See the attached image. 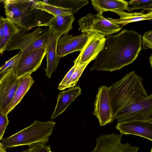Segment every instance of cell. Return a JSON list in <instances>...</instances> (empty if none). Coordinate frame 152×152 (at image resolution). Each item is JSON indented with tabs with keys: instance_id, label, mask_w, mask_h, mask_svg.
<instances>
[{
	"instance_id": "obj_17",
	"label": "cell",
	"mask_w": 152,
	"mask_h": 152,
	"mask_svg": "<svg viewBox=\"0 0 152 152\" xmlns=\"http://www.w3.org/2000/svg\"><path fill=\"white\" fill-rule=\"evenodd\" d=\"M145 11L143 10L139 12L127 13L123 11H114L113 12L118 14L119 19L107 18V19L111 22L120 25L122 27L129 23L145 20H152V11H148L146 13L144 12Z\"/></svg>"
},
{
	"instance_id": "obj_14",
	"label": "cell",
	"mask_w": 152,
	"mask_h": 152,
	"mask_svg": "<svg viewBox=\"0 0 152 152\" xmlns=\"http://www.w3.org/2000/svg\"><path fill=\"white\" fill-rule=\"evenodd\" d=\"M45 30H43L40 27H38L30 32L23 31L19 32L13 38L7 48L6 50L10 51L19 50L22 52L44 32Z\"/></svg>"
},
{
	"instance_id": "obj_34",
	"label": "cell",
	"mask_w": 152,
	"mask_h": 152,
	"mask_svg": "<svg viewBox=\"0 0 152 152\" xmlns=\"http://www.w3.org/2000/svg\"><path fill=\"white\" fill-rule=\"evenodd\" d=\"M149 61L151 65V67H152V55H151V56L149 57Z\"/></svg>"
},
{
	"instance_id": "obj_35",
	"label": "cell",
	"mask_w": 152,
	"mask_h": 152,
	"mask_svg": "<svg viewBox=\"0 0 152 152\" xmlns=\"http://www.w3.org/2000/svg\"><path fill=\"white\" fill-rule=\"evenodd\" d=\"M19 152H28V150H25Z\"/></svg>"
},
{
	"instance_id": "obj_29",
	"label": "cell",
	"mask_w": 152,
	"mask_h": 152,
	"mask_svg": "<svg viewBox=\"0 0 152 152\" xmlns=\"http://www.w3.org/2000/svg\"><path fill=\"white\" fill-rule=\"evenodd\" d=\"M142 43L144 50L152 48V31L145 32L142 37Z\"/></svg>"
},
{
	"instance_id": "obj_13",
	"label": "cell",
	"mask_w": 152,
	"mask_h": 152,
	"mask_svg": "<svg viewBox=\"0 0 152 152\" xmlns=\"http://www.w3.org/2000/svg\"><path fill=\"white\" fill-rule=\"evenodd\" d=\"M59 36L49 29V31L46 41L47 64L45 69L46 75L50 78L52 74L56 70L60 59L57 57L56 47Z\"/></svg>"
},
{
	"instance_id": "obj_28",
	"label": "cell",
	"mask_w": 152,
	"mask_h": 152,
	"mask_svg": "<svg viewBox=\"0 0 152 152\" xmlns=\"http://www.w3.org/2000/svg\"><path fill=\"white\" fill-rule=\"evenodd\" d=\"M21 52H20L17 54L12 57L7 61L5 63L0 67V76L6 70L12 66L19 59Z\"/></svg>"
},
{
	"instance_id": "obj_16",
	"label": "cell",
	"mask_w": 152,
	"mask_h": 152,
	"mask_svg": "<svg viewBox=\"0 0 152 152\" xmlns=\"http://www.w3.org/2000/svg\"><path fill=\"white\" fill-rule=\"evenodd\" d=\"M34 82L31 75H25L19 77V85L13 98L4 112V115L7 116L8 114L20 102Z\"/></svg>"
},
{
	"instance_id": "obj_2",
	"label": "cell",
	"mask_w": 152,
	"mask_h": 152,
	"mask_svg": "<svg viewBox=\"0 0 152 152\" xmlns=\"http://www.w3.org/2000/svg\"><path fill=\"white\" fill-rule=\"evenodd\" d=\"M141 35L124 29L118 34L107 37L90 71L112 72L133 63L142 49Z\"/></svg>"
},
{
	"instance_id": "obj_20",
	"label": "cell",
	"mask_w": 152,
	"mask_h": 152,
	"mask_svg": "<svg viewBox=\"0 0 152 152\" xmlns=\"http://www.w3.org/2000/svg\"><path fill=\"white\" fill-rule=\"evenodd\" d=\"M44 2L55 6L71 9L72 14L77 13L83 6L89 3L87 0H54L43 1Z\"/></svg>"
},
{
	"instance_id": "obj_5",
	"label": "cell",
	"mask_w": 152,
	"mask_h": 152,
	"mask_svg": "<svg viewBox=\"0 0 152 152\" xmlns=\"http://www.w3.org/2000/svg\"><path fill=\"white\" fill-rule=\"evenodd\" d=\"M78 30L81 32H96L107 37L119 32L122 28L105 18L102 14L90 13L78 21Z\"/></svg>"
},
{
	"instance_id": "obj_7",
	"label": "cell",
	"mask_w": 152,
	"mask_h": 152,
	"mask_svg": "<svg viewBox=\"0 0 152 152\" xmlns=\"http://www.w3.org/2000/svg\"><path fill=\"white\" fill-rule=\"evenodd\" d=\"M93 114L98 120L100 127L112 123L114 120L111 105L109 87L105 85L99 88L94 103Z\"/></svg>"
},
{
	"instance_id": "obj_33",
	"label": "cell",
	"mask_w": 152,
	"mask_h": 152,
	"mask_svg": "<svg viewBox=\"0 0 152 152\" xmlns=\"http://www.w3.org/2000/svg\"><path fill=\"white\" fill-rule=\"evenodd\" d=\"M0 152H7L6 149L2 146L0 143Z\"/></svg>"
},
{
	"instance_id": "obj_18",
	"label": "cell",
	"mask_w": 152,
	"mask_h": 152,
	"mask_svg": "<svg viewBox=\"0 0 152 152\" xmlns=\"http://www.w3.org/2000/svg\"><path fill=\"white\" fill-rule=\"evenodd\" d=\"M92 4L98 14L108 11H124L127 10L128 2L123 0H91Z\"/></svg>"
},
{
	"instance_id": "obj_8",
	"label": "cell",
	"mask_w": 152,
	"mask_h": 152,
	"mask_svg": "<svg viewBox=\"0 0 152 152\" xmlns=\"http://www.w3.org/2000/svg\"><path fill=\"white\" fill-rule=\"evenodd\" d=\"M19 84V77L10 67L0 78V110L4 112L11 102Z\"/></svg>"
},
{
	"instance_id": "obj_9",
	"label": "cell",
	"mask_w": 152,
	"mask_h": 152,
	"mask_svg": "<svg viewBox=\"0 0 152 152\" xmlns=\"http://www.w3.org/2000/svg\"><path fill=\"white\" fill-rule=\"evenodd\" d=\"M46 53V48L33 50L16 61L11 68L19 77L31 75L40 67Z\"/></svg>"
},
{
	"instance_id": "obj_36",
	"label": "cell",
	"mask_w": 152,
	"mask_h": 152,
	"mask_svg": "<svg viewBox=\"0 0 152 152\" xmlns=\"http://www.w3.org/2000/svg\"><path fill=\"white\" fill-rule=\"evenodd\" d=\"M4 0H0V2H3Z\"/></svg>"
},
{
	"instance_id": "obj_15",
	"label": "cell",
	"mask_w": 152,
	"mask_h": 152,
	"mask_svg": "<svg viewBox=\"0 0 152 152\" xmlns=\"http://www.w3.org/2000/svg\"><path fill=\"white\" fill-rule=\"evenodd\" d=\"M81 93V89L79 86L60 92L57 98V104L50 117L51 119L53 120L63 113Z\"/></svg>"
},
{
	"instance_id": "obj_6",
	"label": "cell",
	"mask_w": 152,
	"mask_h": 152,
	"mask_svg": "<svg viewBox=\"0 0 152 152\" xmlns=\"http://www.w3.org/2000/svg\"><path fill=\"white\" fill-rule=\"evenodd\" d=\"M123 135L113 133L97 137L96 146L90 152H138L139 147L122 142Z\"/></svg>"
},
{
	"instance_id": "obj_10",
	"label": "cell",
	"mask_w": 152,
	"mask_h": 152,
	"mask_svg": "<svg viewBox=\"0 0 152 152\" xmlns=\"http://www.w3.org/2000/svg\"><path fill=\"white\" fill-rule=\"evenodd\" d=\"M88 33L87 41L78 56L80 64L95 59L104 47L106 38L104 35L96 32Z\"/></svg>"
},
{
	"instance_id": "obj_19",
	"label": "cell",
	"mask_w": 152,
	"mask_h": 152,
	"mask_svg": "<svg viewBox=\"0 0 152 152\" xmlns=\"http://www.w3.org/2000/svg\"><path fill=\"white\" fill-rule=\"evenodd\" d=\"M4 38L0 46V54H3L15 36L22 31L16 24L7 18L4 19Z\"/></svg>"
},
{
	"instance_id": "obj_26",
	"label": "cell",
	"mask_w": 152,
	"mask_h": 152,
	"mask_svg": "<svg viewBox=\"0 0 152 152\" xmlns=\"http://www.w3.org/2000/svg\"><path fill=\"white\" fill-rule=\"evenodd\" d=\"M89 63V62H87L80 64H79V61L78 65L75 71L70 78L65 84L62 88V90H64L66 88H72L75 86L77 83L79 78Z\"/></svg>"
},
{
	"instance_id": "obj_23",
	"label": "cell",
	"mask_w": 152,
	"mask_h": 152,
	"mask_svg": "<svg viewBox=\"0 0 152 152\" xmlns=\"http://www.w3.org/2000/svg\"><path fill=\"white\" fill-rule=\"evenodd\" d=\"M49 31V28L45 29L44 32L21 52L20 56L17 61L21 59L26 54L33 50L42 48H45L46 41Z\"/></svg>"
},
{
	"instance_id": "obj_11",
	"label": "cell",
	"mask_w": 152,
	"mask_h": 152,
	"mask_svg": "<svg viewBox=\"0 0 152 152\" xmlns=\"http://www.w3.org/2000/svg\"><path fill=\"white\" fill-rule=\"evenodd\" d=\"M115 128L123 135L133 134L152 141V121H131L119 122Z\"/></svg>"
},
{
	"instance_id": "obj_1",
	"label": "cell",
	"mask_w": 152,
	"mask_h": 152,
	"mask_svg": "<svg viewBox=\"0 0 152 152\" xmlns=\"http://www.w3.org/2000/svg\"><path fill=\"white\" fill-rule=\"evenodd\" d=\"M143 80L134 70L109 87L114 120L152 121V94H148Z\"/></svg>"
},
{
	"instance_id": "obj_25",
	"label": "cell",
	"mask_w": 152,
	"mask_h": 152,
	"mask_svg": "<svg viewBox=\"0 0 152 152\" xmlns=\"http://www.w3.org/2000/svg\"><path fill=\"white\" fill-rule=\"evenodd\" d=\"M88 35V32L82 33L75 36L70 35V42L75 52L81 51L87 41Z\"/></svg>"
},
{
	"instance_id": "obj_4",
	"label": "cell",
	"mask_w": 152,
	"mask_h": 152,
	"mask_svg": "<svg viewBox=\"0 0 152 152\" xmlns=\"http://www.w3.org/2000/svg\"><path fill=\"white\" fill-rule=\"evenodd\" d=\"M34 0H6L3 1L5 15L22 31L26 32L37 26L34 14L37 10Z\"/></svg>"
},
{
	"instance_id": "obj_32",
	"label": "cell",
	"mask_w": 152,
	"mask_h": 152,
	"mask_svg": "<svg viewBox=\"0 0 152 152\" xmlns=\"http://www.w3.org/2000/svg\"><path fill=\"white\" fill-rule=\"evenodd\" d=\"M4 18L3 17H0V46L4 35Z\"/></svg>"
},
{
	"instance_id": "obj_24",
	"label": "cell",
	"mask_w": 152,
	"mask_h": 152,
	"mask_svg": "<svg viewBox=\"0 0 152 152\" xmlns=\"http://www.w3.org/2000/svg\"><path fill=\"white\" fill-rule=\"evenodd\" d=\"M128 2L127 10L129 12L142 9L150 11L152 10V0H134Z\"/></svg>"
},
{
	"instance_id": "obj_12",
	"label": "cell",
	"mask_w": 152,
	"mask_h": 152,
	"mask_svg": "<svg viewBox=\"0 0 152 152\" xmlns=\"http://www.w3.org/2000/svg\"><path fill=\"white\" fill-rule=\"evenodd\" d=\"M74 20L73 15H63L53 16L46 22L38 23L37 26H48L50 30L60 37L73 29L72 24Z\"/></svg>"
},
{
	"instance_id": "obj_31",
	"label": "cell",
	"mask_w": 152,
	"mask_h": 152,
	"mask_svg": "<svg viewBox=\"0 0 152 152\" xmlns=\"http://www.w3.org/2000/svg\"><path fill=\"white\" fill-rule=\"evenodd\" d=\"M28 150V152H52L49 145L41 143L35 144Z\"/></svg>"
},
{
	"instance_id": "obj_30",
	"label": "cell",
	"mask_w": 152,
	"mask_h": 152,
	"mask_svg": "<svg viewBox=\"0 0 152 152\" xmlns=\"http://www.w3.org/2000/svg\"><path fill=\"white\" fill-rule=\"evenodd\" d=\"M9 122L7 116L4 115L0 110V141L2 138Z\"/></svg>"
},
{
	"instance_id": "obj_27",
	"label": "cell",
	"mask_w": 152,
	"mask_h": 152,
	"mask_svg": "<svg viewBox=\"0 0 152 152\" xmlns=\"http://www.w3.org/2000/svg\"><path fill=\"white\" fill-rule=\"evenodd\" d=\"M79 61V57L78 56L76 59L74 61V65L69 70L66 74L65 75L61 82L59 84L58 89L62 90V89L65 84L70 78L72 75L75 71L78 65Z\"/></svg>"
},
{
	"instance_id": "obj_37",
	"label": "cell",
	"mask_w": 152,
	"mask_h": 152,
	"mask_svg": "<svg viewBox=\"0 0 152 152\" xmlns=\"http://www.w3.org/2000/svg\"><path fill=\"white\" fill-rule=\"evenodd\" d=\"M151 152H152V148L151 150Z\"/></svg>"
},
{
	"instance_id": "obj_3",
	"label": "cell",
	"mask_w": 152,
	"mask_h": 152,
	"mask_svg": "<svg viewBox=\"0 0 152 152\" xmlns=\"http://www.w3.org/2000/svg\"><path fill=\"white\" fill-rule=\"evenodd\" d=\"M56 125V123L52 121L43 122L36 120L18 132L2 138L0 143L6 150L22 145L30 147L37 144H46Z\"/></svg>"
},
{
	"instance_id": "obj_22",
	"label": "cell",
	"mask_w": 152,
	"mask_h": 152,
	"mask_svg": "<svg viewBox=\"0 0 152 152\" xmlns=\"http://www.w3.org/2000/svg\"><path fill=\"white\" fill-rule=\"evenodd\" d=\"M70 35L67 34L60 37L58 39L56 47L58 58H60L74 51L71 44Z\"/></svg>"
},
{
	"instance_id": "obj_21",
	"label": "cell",
	"mask_w": 152,
	"mask_h": 152,
	"mask_svg": "<svg viewBox=\"0 0 152 152\" xmlns=\"http://www.w3.org/2000/svg\"><path fill=\"white\" fill-rule=\"evenodd\" d=\"M34 6L35 9L45 11L54 17L63 15L72 14L71 9L52 5L44 1L34 0Z\"/></svg>"
}]
</instances>
